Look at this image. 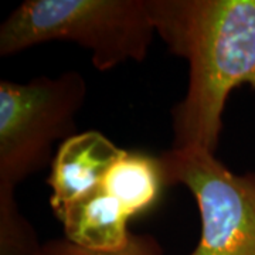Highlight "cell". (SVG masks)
Listing matches in <instances>:
<instances>
[{"instance_id": "1", "label": "cell", "mask_w": 255, "mask_h": 255, "mask_svg": "<svg viewBox=\"0 0 255 255\" xmlns=\"http://www.w3.org/2000/svg\"><path fill=\"white\" fill-rule=\"evenodd\" d=\"M156 33L189 61L186 97L173 108L174 149L214 153L230 92L255 90V0H150Z\"/></svg>"}, {"instance_id": "2", "label": "cell", "mask_w": 255, "mask_h": 255, "mask_svg": "<svg viewBox=\"0 0 255 255\" xmlns=\"http://www.w3.org/2000/svg\"><path fill=\"white\" fill-rule=\"evenodd\" d=\"M156 31L150 0H27L0 27V55L47 41H73L108 71L128 60L142 63Z\"/></svg>"}, {"instance_id": "3", "label": "cell", "mask_w": 255, "mask_h": 255, "mask_svg": "<svg viewBox=\"0 0 255 255\" xmlns=\"http://www.w3.org/2000/svg\"><path fill=\"white\" fill-rule=\"evenodd\" d=\"M85 95L87 82L77 71L0 82V201L14 200L18 183L51 160L54 142L75 135Z\"/></svg>"}, {"instance_id": "4", "label": "cell", "mask_w": 255, "mask_h": 255, "mask_svg": "<svg viewBox=\"0 0 255 255\" xmlns=\"http://www.w3.org/2000/svg\"><path fill=\"white\" fill-rule=\"evenodd\" d=\"M166 186L184 184L201 216L190 255H255V174L230 172L214 153L174 149L159 156Z\"/></svg>"}, {"instance_id": "5", "label": "cell", "mask_w": 255, "mask_h": 255, "mask_svg": "<svg viewBox=\"0 0 255 255\" xmlns=\"http://www.w3.org/2000/svg\"><path fill=\"white\" fill-rule=\"evenodd\" d=\"M125 150L98 130L65 139L53 157L48 184L50 206L57 216L64 207L102 184L111 166Z\"/></svg>"}, {"instance_id": "6", "label": "cell", "mask_w": 255, "mask_h": 255, "mask_svg": "<svg viewBox=\"0 0 255 255\" xmlns=\"http://www.w3.org/2000/svg\"><path fill=\"white\" fill-rule=\"evenodd\" d=\"M57 217L65 238L90 251H119L128 246L132 236L128 230L130 217L102 186L64 207Z\"/></svg>"}, {"instance_id": "7", "label": "cell", "mask_w": 255, "mask_h": 255, "mask_svg": "<svg viewBox=\"0 0 255 255\" xmlns=\"http://www.w3.org/2000/svg\"><path fill=\"white\" fill-rule=\"evenodd\" d=\"M101 186L133 217L152 209L166 186L162 162L142 152L125 150L111 166Z\"/></svg>"}, {"instance_id": "8", "label": "cell", "mask_w": 255, "mask_h": 255, "mask_svg": "<svg viewBox=\"0 0 255 255\" xmlns=\"http://www.w3.org/2000/svg\"><path fill=\"white\" fill-rule=\"evenodd\" d=\"M36 255H163L162 247L152 236L132 234L128 246L114 253L90 251L64 240H51L41 244Z\"/></svg>"}]
</instances>
